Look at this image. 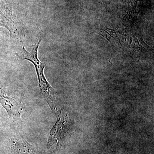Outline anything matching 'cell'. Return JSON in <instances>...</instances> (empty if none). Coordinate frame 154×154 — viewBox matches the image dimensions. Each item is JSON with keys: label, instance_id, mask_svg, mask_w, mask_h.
I'll return each mask as SVG.
<instances>
[{"label": "cell", "instance_id": "4", "mask_svg": "<svg viewBox=\"0 0 154 154\" xmlns=\"http://www.w3.org/2000/svg\"><path fill=\"white\" fill-rule=\"evenodd\" d=\"M11 146L19 154H35V150L27 142L16 138L11 139Z\"/></svg>", "mask_w": 154, "mask_h": 154}, {"label": "cell", "instance_id": "2", "mask_svg": "<svg viewBox=\"0 0 154 154\" xmlns=\"http://www.w3.org/2000/svg\"><path fill=\"white\" fill-rule=\"evenodd\" d=\"M17 16L8 0H0V27L7 29L12 37L18 35Z\"/></svg>", "mask_w": 154, "mask_h": 154}, {"label": "cell", "instance_id": "1", "mask_svg": "<svg viewBox=\"0 0 154 154\" xmlns=\"http://www.w3.org/2000/svg\"><path fill=\"white\" fill-rule=\"evenodd\" d=\"M41 42V39H38L35 44L32 45V51L30 52H29L25 49L24 44L22 42V51L19 54L17 53V55L20 59L29 61L33 64L36 69L38 77L42 96L47 102L51 110L55 111V91L48 82L45 76L44 69L45 64L40 61L37 56L38 47Z\"/></svg>", "mask_w": 154, "mask_h": 154}, {"label": "cell", "instance_id": "3", "mask_svg": "<svg viewBox=\"0 0 154 154\" xmlns=\"http://www.w3.org/2000/svg\"><path fill=\"white\" fill-rule=\"evenodd\" d=\"M0 104L7 111L12 120L16 122L21 121L22 108L19 100L10 96L0 88Z\"/></svg>", "mask_w": 154, "mask_h": 154}]
</instances>
